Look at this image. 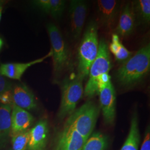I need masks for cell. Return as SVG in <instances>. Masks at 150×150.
<instances>
[{
	"instance_id": "obj_1",
	"label": "cell",
	"mask_w": 150,
	"mask_h": 150,
	"mask_svg": "<svg viewBox=\"0 0 150 150\" xmlns=\"http://www.w3.org/2000/svg\"><path fill=\"white\" fill-rule=\"evenodd\" d=\"M150 69V46L139 48L122 63L116 72V79L123 87H131L147 75Z\"/></svg>"
},
{
	"instance_id": "obj_2",
	"label": "cell",
	"mask_w": 150,
	"mask_h": 150,
	"mask_svg": "<svg viewBox=\"0 0 150 150\" xmlns=\"http://www.w3.org/2000/svg\"><path fill=\"white\" fill-rule=\"evenodd\" d=\"M98 26L91 22L86 28L78 49L77 75L83 81L87 77L91 64L96 59L98 52Z\"/></svg>"
},
{
	"instance_id": "obj_3",
	"label": "cell",
	"mask_w": 150,
	"mask_h": 150,
	"mask_svg": "<svg viewBox=\"0 0 150 150\" xmlns=\"http://www.w3.org/2000/svg\"><path fill=\"white\" fill-rule=\"evenodd\" d=\"M99 112L94 102L87 101L69 116L64 128L75 131L87 140L95 127Z\"/></svg>"
},
{
	"instance_id": "obj_4",
	"label": "cell",
	"mask_w": 150,
	"mask_h": 150,
	"mask_svg": "<svg viewBox=\"0 0 150 150\" xmlns=\"http://www.w3.org/2000/svg\"><path fill=\"white\" fill-rule=\"evenodd\" d=\"M111 67L108 47L105 40L101 39L99 42L96 58L89 70L88 80L83 91L85 96L91 98L97 93L100 78L102 75L108 74Z\"/></svg>"
},
{
	"instance_id": "obj_5",
	"label": "cell",
	"mask_w": 150,
	"mask_h": 150,
	"mask_svg": "<svg viewBox=\"0 0 150 150\" xmlns=\"http://www.w3.org/2000/svg\"><path fill=\"white\" fill-rule=\"evenodd\" d=\"M61 101L58 117L63 119L75 111L83 93V80L77 75L65 79L61 85Z\"/></svg>"
},
{
	"instance_id": "obj_6",
	"label": "cell",
	"mask_w": 150,
	"mask_h": 150,
	"mask_svg": "<svg viewBox=\"0 0 150 150\" xmlns=\"http://www.w3.org/2000/svg\"><path fill=\"white\" fill-rule=\"evenodd\" d=\"M47 29L51 45L54 74L59 77L70 67V51L57 26L49 23Z\"/></svg>"
},
{
	"instance_id": "obj_7",
	"label": "cell",
	"mask_w": 150,
	"mask_h": 150,
	"mask_svg": "<svg viewBox=\"0 0 150 150\" xmlns=\"http://www.w3.org/2000/svg\"><path fill=\"white\" fill-rule=\"evenodd\" d=\"M97 93L105 122L111 125L116 116V92L108 74L102 75L99 80Z\"/></svg>"
},
{
	"instance_id": "obj_8",
	"label": "cell",
	"mask_w": 150,
	"mask_h": 150,
	"mask_svg": "<svg viewBox=\"0 0 150 150\" xmlns=\"http://www.w3.org/2000/svg\"><path fill=\"white\" fill-rule=\"evenodd\" d=\"M120 3L116 0H99L97 2L98 20L107 31H112L120 15Z\"/></svg>"
},
{
	"instance_id": "obj_9",
	"label": "cell",
	"mask_w": 150,
	"mask_h": 150,
	"mask_svg": "<svg viewBox=\"0 0 150 150\" xmlns=\"http://www.w3.org/2000/svg\"><path fill=\"white\" fill-rule=\"evenodd\" d=\"M88 7L86 2L81 0H72L69 6L70 31L74 40H77L85 25Z\"/></svg>"
},
{
	"instance_id": "obj_10",
	"label": "cell",
	"mask_w": 150,
	"mask_h": 150,
	"mask_svg": "<svg viewBox=\"0 0 150 150\" xmlns=\"http://www.w3.org/2000/svg\"><path fill=\"white\" fill-rule=\"evenodd\" d=\"M33 120L32 115L27 110L13 105L11 111L10 137L28 130Z\"/></svg>"
},
{
	"instance_id": "obj_11",
	"label": "cell",
	"mask_w": 150,
	"mask_h": 150,
	"mask_svg": "<svg viewBox=\"0 0 150 150\" xmlns=\"http://www.w3.org/2000/svg\"><path fill=\"white\" fill-rule=\"evenodd\" d=\"M136 25V20L132 3L128 2L123 6L119 15L116 34L123 38L129 36L134 31Z\"/></svg>"
},
{
	"instance_id": "obj_12",
	"label": "cell",
	"mask_w": 150,
	"mask_h": 150,
	"mask_svg": "<svg viewBox=\"0 0 150 150\" xmlns=\"http://www.w3.org/2000/svg\"><path fill=\"white\" fill-rule=\"evenodd\" d=\"M48 126L46 120L39 121L30 129L28 150H45L48 139Z\"/></svg>"
},
{
	"instance_id": "obj_13",
	"label": "cell",
	"mask_w": 150,
	"mask_h": 150,
	"mask_svg": "<svg viewBox=\"0 0 150 150\" xmlns=\"http://www.w3.org/2000/svg\"><path fill=\"white\" fill-rule=\"evenodd\" d=\"M86 141L75 131L64 128L54 150H81Z\"/></svg>"
},
{
	"instance_id": "obj_14",
	"label": "cell",
	"mask_w": 150,
	"mask_h": 150,
	"mask_svg": "<svg viewBox=\"0 0 150 150\" xmlns=\"http://www.w3.org/2000/svg\"><path fill=\"white\" fill-rule=\"evenodd\" d=\"M52 51H50L46 56L38 59L33 60L26 63H9L4 64L0 66V73L4 76L11 79L20 80L22 76L31 66L43 62V61L52 56Z\"/></svg>"
},
{
	"instance_id": "obj_15",
	"label": "cell",
	"mask_w": 150,
	"mask_h": 150,
	"mask_svg": "<svg viewBox=\"0 0 150 150\" xmlns=\"http://www.w3.org/2000/svg\"><path fill=\"white\" fill-rule=\"evenodd\" d=\"M13 103L25 110L35 109L37 103L32 91L25 85H17L12 87Z\"/></svg>"
},
{
	"instance_id": "obj_16",
	"label": "cell",
	"mask_w": 150,
	"mask_h": 150,
	"mask_svg": "<svg viewBox=\"0 0 150 150\" xmlns=\"http://www.w3.org/2000/svg\"><path fill=\"white\" fill-rule=\"evenodd\" d=\"M12 106L0 105V150L5 148L10 137Z\"/></svg>"
},
{
	"instance_id": "obj_17",
	"label": "cell",
	"mask_w": 150,
	"mask_h": 150,
	"mask_svg": "<svg viewBox=\"0 0 150 150\" xmlns=\"http://www.w3.org/2000/svg\"><path fill=\"white\" fill-rule=\"evenodd\" d=\"M33 3L54 18L62 16L65 8V1L62 0H37Z\"/></svg>"
},
{
	"instance_id": "obj_18",
	"label": "cell",
	"mask_w": 150,
	"mask_h": 150,
	"mask_svg": "<svg viewBox=\"0 0 150 150\" xmlns=\"http://www.w3.org/2000/svg\"><path fill=\"white\" fill-rule=\"evenodd\" d=\"M139 142L138 117L134 113L131 121V126L128 137L120 150H138Z\"/></svg>"
},
{
	"instance_id": "obj_19",
	"label": "cell",
	"mask_w": 150,
	"mask_h": 150,
	"mask_svg": "<svg viewBox=\"0 0 150 150\" xmlns=\"http://www.w3.org/2000/svg\"><path fill=\"white\" fill-rule=\"evenodd\" d=\"M136 22L143 25L150 21V0H137L131 2Z\"/></svg>"
},
{
	"instance_id": "obj_20",
	"label": "cell",
	"mask_w": 150,
	"mask_h": 150,
	"mask_svg": "<svg viewBox=\"0 0 150 150\" xmlns=\"http://www.w3.org/2000/svg\"><path fill=\"white\" fill-rule=\"evenodd\" d=\"M107 146V137L98 132L93 133L87 139L81 150H106Z\"/></svg>"
},
{
	"instance_id": "obj_21",
	"label": "cell",
	"mask_w": 150,
	"mask_h": 150,
	"mask_svg": "<svg viewBox=\"0 0 150 150\" xmlns=\"http://www.w3.org/2000/svg\"><path fill=\"white\" fill-rule=\"evenodd\" d=\"M30 139V129L11 137L12 150H26Z\"/></svg>"
},
{
	"instance_id": "obj_22",
	"label": "cell",
	"mask_w": 150,
	"mask_h": 150,
	"mask_svg": "<svg viewBox=\"0 0 150 150\" xmlns=\"http://www.w3.org/2000/svg\"><path fill=\"white\" fill-rule=\"evenodd\" d=\"M11 90L6 91L3 94L0 95V102L1 104L11 106H12L13 105Z\"/></svg>"
},
{
	"instance_id": "obj_23",
	"label": "cell",
	"mask_w": 150,
	"mask_h": 150,
	"mask_svg": "<svg viewBox=\"0 0 150 150\" xmlns=\"http://www.w3.org/2000/svg\"><path fill=\"white\" fill-rule=\"evenodd\" d=\"M11 84L6 80L4 76L0 73V95L6 91L11 90Z\"/></svg>"
},
{
	"instance_id": "obj_24",
	"label": "cell",
	"mask_w": 150,
	"mask_h": 150,
	"mask_svg": "<svg viewBox=\"0 0 150 150\" xmlns=\"http://www.w3.org/2000/svg\"><path fill=\"white\" fill-rule=\"evenodd\" d=\"M140 150H150V134L149 129L146 131L145 139Z\"/></svg>"
},
{
	"instance_id": "obj_25",
	"label": "cell",
	"mask_w": 150,
	"mask_h": 150,
	"mask_svg": "<svg viewBox=\"0 0 150 150\" xmlns=\"http://www.w3.org/2000/svg\"><path fill=\"white\" fill-rule=\"evenodd\" d=\"M2 7H0V21L1 19V17H2Z\"/></svg>"
},
{
	"instance_id": "obj_26",
	"label": "cell",
	"mask_w": 150,
	"mask_h": 150,
	"mask_svg": "<svg viewBox=\"0 0 150 150\" xmlns=\"http://www.w3.org/2000/svg\"><path fill=\"white\" fill-rule=\"evenodd\" d=\"M3 45V41L2 40V39L0 38V49L2 47V46Z\"/></svg>"
}]
</instances>
